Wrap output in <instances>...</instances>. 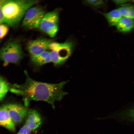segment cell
<instances>
[{"label":"cell","mask_w":134,"mask_h":134,"mask_svg":"<svg viewBox=\"0 0 134 134\" xmlns=\"http://www.w3.org/2000/svg\"><path fill=\"white\" fill-rule=\"evenodd\" d=\"M24 72L26 77L25 82L21 84L10 85L9 91L21 96L24 105L27 107L29 105L31 101L34 100L46 101L55 108V101H60L67 94L63 89L68 81L57 84L39 82L31 78L26 70Z\"/></svg>","instance_id":"obj_1"},{"label":"cell","mask_w":134,"mask_h":134,"mask_svg":"<svg viewBox=\"0 0 134 134\" xmlns=\"http://www.w3.org/2000/svg\"><path fill=\"white\" fill-rule=\"evenodd\" d=\"M37 2L35 0H5L2 7L3 22L15 27L27 10Z\"/></svg>","instance_id":"obj_2"},{"label":"cell","mask_w":134,"mask_h":134,"mask_svg":"<svg viewBox=\"0 0 134 134\" xmlns=\"http://www.w3.org/2000/svg\"><path fill=\"white\" fill-rule=\"evenodd\" d=\"M23 56V51L17 40L10 39L0 49V60L5 66L10 63L18 64Z\"/></svg>","instance_id":"obj_3"},{"label":"cell","mask_w":134,"mask_h":134,"mask_svg":"<svg viewBox=\"0 0 134 134\" xmlns=\"http://www.w3.org/2000/svg\"><path fill=\"white\" fill-rule=\"evenodd\" d=\"M73 46V43L70 41L63 43L53 42L49 48L51 50V62L56 65L64 64L70 56Z\"/></svg>","instance_id":"obj_4"},{"label":"cell","mask_w":134,"mask_h":134,"mask_svg":"<svg viewBox=\"0 0 134 134\" xmlns=\"http://www.w3.org/2000/svg\"><path fill=\"white\" fill-rule=\"evenodd\" d=\"M58 11L54 10L45 14L39 25V27L42 32L50 37L56 35L58 30Z\"/></svg>","instance_id":"obj_5"},{"label":"cell","mask_w":134,"mask_h":134,"mask_svg":"<svg viewBox=\"0 0 134 134\" xmlns=\"http://www.w3.org/2000/svg\"><path fill=\"white\" fill-rule=\"evenodd\" d=\"M44 9L39 6L31 7L26 12L22 21V25L28 29L39 27L42 18L45 14Z\"/></svg>","instance_id":"obj_6"},{"label":"cell","mask_w":134,"mask_h":134,"mask_svg":"<svg viewBox=\"0 0 134 134\" xmlns=\"http://www.w3.org/2000/svg\"><path fill=\"white\" fill-rule=\"evenodd\" d=\"M6 105L8 114L14 123H21L27 117L29 110L25 106L15 103L8 104Z\"/></svg>","instance_id":"obj_7"},{"label":"cell","mask_w":134,"mask_h":134,"mask_svg":"<svg viewBox=\"0 0 134 134\" xmlns=\"http://www.w3.org/2000/svg\"><path fill=\"white\" fill-rule=\"evenodd\" d=\"M53 42L48 39L38 38L31 41L28 43L27 49L31 56H35L49 49L50 46Z\"/></svg>","instance_id":"obj_8"},{"label":"cell","mask_w":134,"mask_h":134,"mask_svg":"<svg viewBox=\"0 0 134 134\" xmlns=\"http://www.w3.org/2000/svg\"><path fill=\"white\" fill-rule=\"evenodd\" d=\"M27 117L24 125L31 131L35 130L41 123L40 116L35 110L29 111Z\"/></svg>","instance_id":"obj_9"},{"label":"cell","mask_w":134,"mask_h":134,"mask_svg":"<svg viewBox=\"0 0 134 134\" xmlns=\"http://www.w3.org/2000/svg\"><path fill=\"white\" fill-rule=\"evenodd\" d=\"M0 125L10 131H15L14 123L8 114L6 104L0 107Z\"/></svg>","instance_id":"obj_10"},{"label":"cell","mask_w":134,"mask_h":134,"mask_svg":"<svg viewBox=\"0 0 134 134\" xmlns=\"http://www.w3.org/2000/svg\"><path fill=\"white\" fill-rule=\"evenodd\" d=\"M31 60L37 66H41L51 62L50 53L45 51L37 55L31 56Z\"/></svg>","instance_id":"obj_11"},{"label":"cell","mask_w":134,"mask_h":134,"mask_svg":"<svg viewBox=\"0 0 134 134\" xmlns=\"http://www.w3.org/2000/svg\"><path fill=\"white\" fill-rule=\"evenodd\" d=\"M116 26L118 30L120 32H129L134 27V20L126 17H122Z\"/></svg>","instance_id":"obj_12"},{"label":"cell","mask_w":134,"mask_h":134,"mask_svg":"<svg viewBox=\"0 0 134 134\" xmlns=\"http://www.w3.org/2000/svg\"><path fill=\"white\" fill-rule=\"evenodd\" d=\"M110 26H116L122 16L118 9L114 10L108 13H102Z\"/></svg>","instance_id":"obj_13"},{"label":"cell","mask_w":134,"mask_h":134,"mask_svg":"<svg viewBox=\"0 0 134 134\" xmlns=\"http://www.w3.org/2000/svg\"><path fill=\"white\" fill-rule=\"evenodd\" d=\"M123 17L134 19V5L123 4L118 9Z\"/></svg>","instance_id":"obj_14"},{"label":"cell","mask_w":134,"mask_h":134,"mask_svg":"<svg viewBox=\"0 0 134 134\" xmlns=\"http://www.w3.org/2000/svg\"><path fill=\"white\" fill-rule=\"evenodd\" d=\"M10 87L9 84L0 75V101L5 97Z\"/></svg>","instance_id":"obj_15"},{"label":"cell","mask_w":134,"mask_h":134,"mask_svg":"<svg viewBox=\"0 0 134 134\" xmlns=\"http://www.w3.org/2000/svg\"><path fill=\"white\" fill-rule=\"evenodd\" d=\"M119 115L123 119L134 122V106L122 111Z\"/></svg>","instance_id":"obj_16"},{"label":"cell","mask_w":134,"mask_h":134,"mask_svg":"<svg viewBox=\"0 0 134 134\" xmlns=\"http://www.w3.org/2000/svg\"><path fill=\"white\" fill-rule=\"evenodd\" d=\"M9 28L5 24H0V39H2L7 34Z\"/></svg>","instance_id":"obj_17"},{"label":"cell","mask_w":134,"mask_h":134,"mask_svg":"<svg viewBox=\"0 0 134 134\" xmlns=\"http://www.w3.org/2000/svg\"><path fill=\"white\" fill-rule=\"evenodd\" d=\"M86 1L88 4L96 7L100 6L104 3V2L102 0H87Z\"/></svg>","instance_id":"obj_18"},{"label":"cell","mask_w":134,"mask_h":134,"mask_svg":"<svg viewBox=\"0 0 134 134\" xmlns=\"http://www.w3.org/2000/svg\"><path fill=\"white\" fill-rule=\"evenodd\" d=\"M31 131L24 125L16 134H30Z\"/></svg>","instance_id":"obj_19"},{"label":"cell","mask_w":134,"mask_h":134,"mask_svg":"<svg viewBox=\"0 0 134 134\" xmlns=\"http://www.w3.org/2000/svg\"><path fill=\"white\" fill-rule=\"evenodd\" d=\"M5 0H0V22H3V17L2 12V5Z\"/></svg>","instance_id":"obj_20"},{"label":"cell","mask_w":134,"mask_h":134,"mask_svg":"<svg viewBox=\"0 0 134 134\" xmlns=\"http://www.w3.org/2000/svg\"><path fill=\"white\" fill-rule=\"evenodd\" d=\"M113 1L115 3L119 4V3H122L126 2H128V1H130V0H113Z\"/></svg>","instance_id":"obj_21"},{"label":"cell","mask_w":134,"mask_h":134,"mask_svg":"<svg viewBox=\"0 0 134 134\" xmlns=\"http://www.w3.org/2000/svg\"><path fill=\"white\" fill-rule=\"evenodd\" d=\"M2 23L1 22H0V24H1V23Z\"/></svg>","instance_id":"obj_22"},{"label":"cell","mask_w":134,"mask_h":134,"mask_svg":"<svg viewBox=\"0 0 134 134\" xmlns=\"http://www.w3.org/2000/svg\"><path fill=\"white\" fill-rule=\"evenodd\" d=\"M0 42H1V41H0Z\"/></svg>","instance_id":"obj_23"},{"label":"cell","mask_w":134,"mask_h":134,"mask_svg":"<svg viewBox=\"0 0 134 134\" xmlns=\"http://www.w3.org/2000/svg\"><path fill=\"white\" fill-rule=\"evenodd\" d=\"M133 1H134V0H133Z\"/></svg>","instance_id":"obj_24"}]
</instances>
